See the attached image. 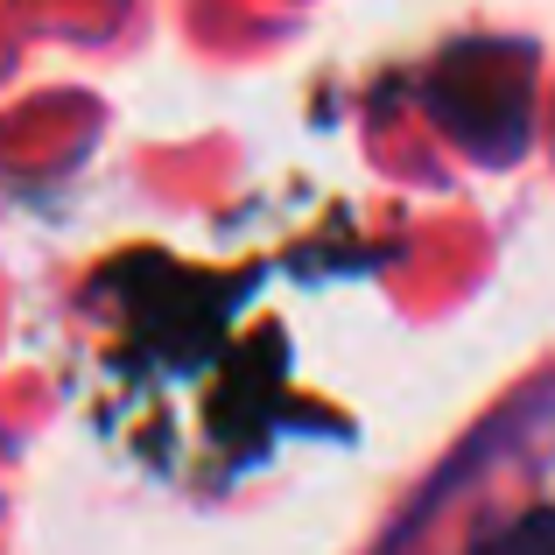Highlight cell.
Instances as JSON below:
<instances>
[{
	"label": "cell",
	"instance_id": "cell-1",
	"mask_svg": "<svg viewBox=\"0 0 555 555\" xmlns=\"http://www.w3.org/2000/svg\"><path fill=\"white\" fill-rule=\"evenodd\" d=\"M528 50H506V42H472V50H450L443 70H436V113L443 127L464 141L472 155H506L528 141Z\"/></svg>",
	"mask_w": 555,
	"mask_h": 555
},
{
	"label": "cell",
	"instance_id": "cell-2",
	"mask_svg": "<svg viewBox=\"0 0 555 555\" xmlns=\"http://www.w3.org/2000/svg\"><path fill=\"white\" fill-rule=\"evenodd\" d=\"M472 555H555V506H534V514L506 520V528L486 534Z\"/></svg>",
	"mask_w": 555,
	"mask_h": 555
}]
</instances>
